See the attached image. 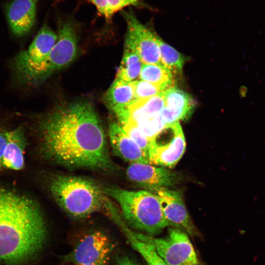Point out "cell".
<instances>
[{"mask_svg": "<svg viewBox=\"0 0 265 265\" xmlns=\"http://www.w3.org/2000/svg\"><path fill=\"white\" fill-rule=\"evenodd\" d=\"M163 93L147 99L134 101L127 107V122L125 124L130 122L138 125L159 114L164 107Z\"/></svg>", "mask_w": 265, "mask_h": 265, "instance_id": "obj_15", "label": "cell"}, {"mask_svg": "<svg viewBox=\"0 0 265 265\" xmlns=\"http://www.w3.org/2000/svg\"><path fill=\"white\" fill-rule=\"evenodd\" d=\"M104 98L108 107L116 114L136 100L133 82L115 79L106 93Z\"/></svg>", "mask_w": 265, "mask_h": 265, "instance_id": "obj_18", "label": "cell"}, {"mask_svg": "<svg viewBox=\"0 0 265 265\" xmlns=\"http://www.w3.org/2000/svg\"><path fill=\"white\" fill-rule=\"evenodd\" d=\"M119 213L112 218L122 230L132 247L143 257L147 265H168L160 257L150 243L140 239L136 232L132 230L124 221Z\"/></svg>", "mask_w": 265, "mask_h": 265, "instance_id": "obj_17", "label": "cell"}, {"mask_svg": "<svg viewBox=\"0 0 265 265\" xmlns=\"http://www.w3.org/2000/svg\"><path fill=\"white\" fill-rule=\"evenodd\" d=\"M38 131L42 152L56 163L72 168L115 169L102 124L87 101L55 108L41 119Z\"/></svg>", "mask_w": 265, "mask_h": 265, "instance_id": "obj_1", "label": "cell"}, {"mask_svg": "<svg viewBox=\"0 0 265 265\" xmlns=\"http://www.w3.org/2000/svg\"><path fill=\"white\" fill-rule=\"evenodd\" d=\"M108 137L113 153L132 163L149 164L148 156L126 132L119 123L109 124Z\"/></svg>", "mask_w": 265, "mask_h": 265, "instance_id": "obj_13", "label": "cell"}, {"mask_svg": "<svg viewBox=\"0 0 265 265\" xmlns=\"http://www.w3.org/2000/svg\"><path fill=\"white\" fill-rule=\"evenodd\" d=\"M137 126L151 139L167 125L162 120L159 113L153 116Z\"/></svg>", "mask_w": 265, "mask_h": 265, "instance_id": "obj_25", "label": "cell"}, {"mask_svg": "<svg viewBox=\"0 0 265 265\" xmlns=\"http://www.w3.org/2000/svg\"><path fill=\"white\" fill-rule=\"evenodd\" d=\"M114 265H140L134 259L128 256H123L119 258Z\"/></svg>", "mask_w": 265, "mask_h": 265, "instance_id": "obj_28", "label": "cell"}, {"mask_svg": "<svg viewBox=\"0 0 265 265\" xmlns=\"http://www.w3.org/2000/svg\"><path fill=\"white\" fill-rule=\"evenodd\" d=\"M139 78L142 80L161 86L166 90L175 86L174 75L163 64L143 63Z\"/></svg>", "mask_w": 265, "mask_h": 265, "instance_id": "obj_21", "label": "cell"}, {"mask_svg": "<svg viewBox=\"0 0 265 265\" xmlns=\"http://www.w3.org/2000/svg\"><path fill=\"white\" fill-rule=\"evenodd\" d=\"M126 174L129 180L148 191L172 186L177 180L176 175L166 168L150 164L132 163Z\"/></svg>", "mask_w": 265, "mask_h": 265, "instance_id": "obj_12", "label": "cell"}, {"mask_svg": "<svg viewBox=\"0 0 265 265\" xmlns=\"http://www.w3.org/2000/svg\"><path fill=\"white\" fill-rule=\"evenodd\" d=\"M127 26L125 46L134 49L145 64H162L158 37L142 25L131 10L122 12Z\"/></svg>", "mask_w": 265, "mask_h": 265, "instance_id": "obj_9", "label": "cell"}, {"mask_svg": "<svg viewBox=\"0 0 265 265\" xmlns=\"http://www.w3.org/2000/svg\"><path fill=\"white\" fill-rule=\"evenodd\" d=\"M103 189L107 196L117 202L126 223L136 232L155 236L171 226L163 214L158 197L153 192L114 186Z\"/></svg>", "mask_w": 265, "mask_h": 265, "instance_id": "obj_4", "label": "cell"}, {"mask_svg": "<svg viewBox=\"0 0 265 265\" xmlns=\"http://www.w3.org/2000/svg\"><path fill=\"white\" fill-rule=\"evenodd\" d=\"M47 234L35 202L0 187V263L18 265L29 260L43 249Z\"/></svg>", "mask_w": 265, "mask_h": 265, "instance_id": "obj_2", "label": "cell"}, {"mask_svg": "<svg viewBox=\"0 0 265 265\" xmlns=\"http://www.w3.org/2000/svg\"><path fill=\"white\" fill-rule=\"evenodd\" d=\"M143 62L137 52L131 47L124 46V52L115 79L133 82L140 76Z\"/></svg>", "mask_w": 265, "mask_h": 265, "instance_id": "obj_20", "label": "cell"}, {"mask_svg": "<svg viewBox=\"0 0 265 265\" xmlns=\"http://www.w3.org/2000/svg\"><path fill=\"white\" fill-rule=\"evenodd\" d=\"M6 15L11 32L17 36H23L31 30L35 23V1L12 0L6 6Z\"/></svg>", "mask_w": 265, "mask_h": 265, "instance_id": "obj_14", "label": "cell"}, {"mask_svg": "<svg viewBox=\"0 0 265 265\" xmlns=\"http://www.w3.org/2000/svg\"><path fill=\"white\" fill-rule=\"evenodd\" d=\"M121 126L129 136L132 139L148 157L150 139L137 125L132 122H129Z\"/></svg>", "mask_w": 265, "mask_h": 265, "instance_id": "obj_24", "label": "cell"}, {"mask_svg": "<svg viewBox=\"0 0 265 265\" xmlns=\"http://www.w3.org/2000/svg\"><path fill=\"white\" fill-rule=\"evenodd\" d=\"M50 186L51 194L58 205L77 219L105 211L109 201L103 187L92 180L81 177L57 175Z\"/></svg>", "mask_w": 265, "mask_h": 265, "instance_id": "obj_3", "label": "cell"}, {"mask_svg": "<svg viewBox=\"0 0 265 265\" xmlns=\"http://www.w3.org/2000/svg\"><path fill=\"white\" fill-rule=\"evenodd\" d=\"M150 191L158 197L163 214L171 226L179 228L192 237L199 236L179 191L167 187Z\"/></svg>", "mask_w": 265, "mask_h": 265, "instance_id": "obj_11", "label": "cell"}, {"mask_svg": "<svg viewBox=\"0 0 265 265\" xmlns=\"http://www.w3.org/2000/svg\"><path fill=\"white\" fill-rule=\"evenodd\" d=\"M186 140L179 121L167 125L150 139L149 164L172 168L186 150Z\"/></svg>", "mask_w": 265, "mask_h": 265, "instance_id": "obj_7", "label": "cell"}, {"mask_svg": "<svg viewBox=\"0 0 265 265\" xmlns=\"http://www.w3.org/2000/svg\"><path fill=\"white\" fill-rule=\"evenodd\" d=\"M57 39L45 59L24 79L20 84L34 86L41 84L76 58L78 45L74 27L69 22H60Z\"/></svg>", "mask_w": 265, "mask_h": 265, "instance_id": "obj_5", "label": "cell"}, {"mask_svg": "<svg viewBox=\"0 0 265 265\" xmlns=\"http://www.w3.org/2000/svg\"><path fill=\"white\" fill-rule=\"evenodd\" d=\"M247 88L245 86H241L240 87L239 89V94L241 97L243 98L246 96V95L247 92Z\"/></svg>", "mask_w": 265, "mask_h": 265, "instance_id": "obj_29", "label": "cell"}, {"mask_svg": "<svg viewBox=\"0 0 265 265\" xmlns=\"http://www.w3.org/2000/svg\"><path fill=\"white\" fill-rule=\"evenodd\" d=\"M57 39L49 26H43L28 47L18 53L10 61L13 77L21 83L27 75L47 56Z\"/></svg>", "mask_w": 265, "mask_h": 265, "instance_id": "obj_8", "label": "cell"}, {"mask_svg": "<svg viewBox=\"0 0 265 265\" xmlns=\"http://www.w3.org/2000/svg\"><path fill=\"white\" fill-rule=\"evenodd\" d=\"M113 244L104 232L95 231L86 235L63 260L71 265L93 264L108 261Z\"/></svg>", "mask_w": 265, "mask_h": 265, "instance_id": "obj_10", "label": "cell"}, {"mask_svg": "<svg viewBox=\"0 0 265 265\" xmlns=\"http://www.w3.org/2000/svg\"><path fill=\"white\" fill-rule=\"evenodd\" d=\"M164 107L179 119L186 118L192 112L194 100L187 93L175 86L163 92Z\"/></svg>", "mask_w": 265, "mask_h": 265, "instance_id": "obj_19", "label": "cell"}, {"mask_svg": "<svg viewBox=\"0 0 265 265\" xmlns=\"http://www.w3.org/2000/svg\"><path fill=\"white\" fill-rule=\"evenodd\" d=\"M108 261H103L93 264H74L71 265H107Z\"/></svg>", "mask_w": 265, "mask_h": 265, "instance_id": "obj_30", "label": "cell"}, {"mask_svg": "<svg viewBox=\"0 0 265 265\" xmlns=\"http://www.w3.org/2000/svg\"><path fill=\"white\" fill-rule=\"evenodd\" d=\"M26 144L22 128L8 131V141L3 159V169L19 170L24 167Z\"/></svg>", "mask_w": 265, "mask_h": 265, "instance_id": "obj_16", "label": "cell"}, {"mask_svg": "<svg viewBox=\"0 0 265 265\" xmlns=\"http://www.w3.org/2000/svg\"><path fill=\"white\" fill-rule=\"evenodd\" d=\"M8 141V131H0V171L3 168V159Z\"/></svg>", "mask_w": 265, "mask_h": 265, "instance_id": "obj_27", "label": "cell"}, {"mask_svg": "<svg viewBox=\"0 0 265 265\" xmlns=\"http://www.w3.org/2000/svg\"><path fill=\"white\" fill-rule=\"evenodd\" d=\"M167 230V234L162 238L135 232L140 239L153 245L167 265H202L188 235L176 227L170 226Z\"/></svg>", "mask_w": 265, "mask_h": 265, "instance_id": "obj_6", "label": "cell"}, {"mask_svg": "<svg viewBox=\"0 0 265 265\" xmlns=\"http://www.w3.org/2000/svg\"><path fill=\"white\" fill-rule=\"evenodd\" d=\"M96 7L100 14L107 21L111 20L108 13L107 0H89Z\"/></svg>", "mask_w": 265, "mask_h": 265, "instance_id": "obj_26", "label": "cell"}, {"mask_svg": "<svg viewBox=\"0 0 265 265\" xmlns=\"http://www.w3.org/2000/svg\"><path fill=\"white\" fill-rule=\"evenodd\" d=\"M158 43L161 63L175 74H181L185 57L175 49L164 42L159 36Z\"/></svg>", "mask_w": 265, "mask_h": 265, "instance_id": "obj_22", "label": "cell"}, {"mask_svg": "<svg viewBox=\"0 0 265 265\" xmlns=\"http://www.w3.org/2000/svg\"><path fill=\"white\" fill-rule=\"evenodd\" d=\"M33 0L36 2L37 0Z\"/></svg>", "mask_w": 265, "mask_h": 265, "instance_id": "obj_31", "label": "cell"}, {"mask_svg": "<svg viewBox=\"0 0 265 265\" xmlns=\"http://www.w3.org/2000/svg\"><path fill=\"white\" fill-rule=\"evenodd\" d=\"M136 100L147 99L159 94L165 90L164 87L142 80L133 81Z\"/></svg>", "mask_w": 265, "mask_h": 265, "instance_id": "obj_23", "label": "cell"}]
</instances>
